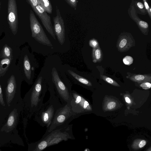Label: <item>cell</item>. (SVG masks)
<instances>
[{
    "mask_svg": "<svg viewBox=\"0 0 151 151\" xmlns=\"http://www.w3.org/2000/svg\"><path fill=\"white\" fill-rule=\"evenodd\" d=\"M46 81L50 97L63 106L71 99L72 84L63 68L52 65L44 67L40 71Z\"/></svg>",
    "mask_w": 151,
    "mask_h": 151,
    "instance_id": "1",
    "label": "cell"
},
{
    "mask_svg": "<svg viewBox=\"0 0 151 151\" xmlns=\"http://www.w3.org/2000/svg\"><path fill=\"white\" fill-rule=\"evenodd\" d=\"M47 90L46 81L40 72L29 94V104L31 113L35 114L41 107Z\"/></svg>",
    "mask_w": 151,
    "mask_h": 151,
    "instance_id": "2",
    "label": "cell"
},
{
    "mask_svg": "<svg viewBox=\"0 0 151 151\" xmlns=\"http://www.w3.org/2000/svg\"><path fill=\"white\" fill-rule=\"evenodd\" d=\"M63 106L57 101L50 97L35 114V119L42 125L50 124L51 123L57 110Z\"/></svg>",
    "mask_w": 151,
    "mask_h": 151,
    "instance_id": "3",
    "label": "cell"
},
{
    "mask_svg": "<svg viewBox=\"0 0 151 151\" xmlns=\"http://www.w3.org/2000/svg\"><path fill=\"white\" fill-rule=\"evenodd\" d=\"M29 18L32 36L39 43L52 47V45L33 11H30Z\"/></svg>",
    "mask_w": 151,
    "mask_h": 151,
    "instance_id": "4",
    "label": "cell"
},
{
    "mask_svg": "<svg viewBox=\"0 0 151 151\" xmlns=\"http://www.w3.org/2000/svg\"><path fill=\"white\" fill-rule=\"evenodd\" d=\"M78 117L72 111L70 103H68L57 110L51 124V127L53 128L65 125Z\"/></svg>",
    "mask_w": 151,
    "mask_h": 151,
    "instance_id": "5",
    "label": "cell"
},
{
    "mask_svg": "<svg viewBox=\"0 0 151 151\" xmlns=\"http://www.w3.org/2000/svg\"><path fill=\"white\" fill-rule=\"evenodd\" d=\"M69 103L72 111L78 117L90 109L88 102L74 90H72Z\"/></svg>",
    "mask_w": 151,
    "mask_h": 151,
    "instance_id": "6",
    "label": "cell"
},
{
    "mask_svg": "<svg viewBox=\"0 0 151 151\" xmlns=\"http://www.w3.org/2000/svg\"><path fill=\"white\" fill-rule=\"evenodd\" d=\"M7 22L12 33L15 35L17 32L18 19L16 0H8L7 4Z\"/></svg>",
    "mask_w": 151,
    "mask_h": 151,
    "instance_id": "7",
    "label": "cell"
},
{
    "mask_svg": "<svg viewBox=\"0 0 151 151\" xmlns=\"http://www.w3.org/2000/svg\"><path fill=\"white\" fill-rule=\"evenodd\" d=\"M56 16L53 17L55 33L59 43L63 45L65 40V33L64 21L59 9L56 6Z\"/></svg>",
    "mask_w": 151,
    "mask_h": 151,
    "instance_id": "8",
    "label": "cell"
},
{
    "mask_svg": "<svg viewBox=\"0 0 151 151\" xmlns=\"http://www.w3.org/2000/svg\"><path fill=\"white\" fill-rule=\"evenodd\" d=\"M32 9L41 20L47 31L52 38L55 40V36L50 16L40 5H38L36 7Z\"/></svg>",
    "mask_w": 151,
    "mask_h": 151,
    "instance_id": "9",
    "label": "cell"
},
{
    "mask_svg": "<svg viewBox=\"0 0 151 151\" xmlns=\"http://www.w3.org/2000/svg\"><path fill=\"white\" fill-rule=\"evenodd\" d=\"M16 89V83L15 76L12 75L9 79L6 89L7 103L9 106L14 96Z\"/></svg>",
    "mask_w": 151,
    "mask_h": 151,
    "instance_id": "10",
    "label": "cell"
},
{
    "mask_svg": "<svg viewBox=\"0 0 151 151\" xmlns=\"http://www.w3.org/2000/svg\"><path fill=\"white\" fill-rule=\"evenodd\" d=\"M23 68L25 77L28 82L31 84L34 78L35 67L32 66L28 56L24 55L23 60Z\"/></svg>",
    "mask_w": 151,
    "mask_h": 151,
    "instance_id": "11",
    "label": "cell"
},
{
    "mask_svg": "<svg viewBox=\"0 0 151 151\" xmlns=\"http://www.w3.org/2000/svg\"><path fill=\"white\" fill-rule=\"evenodd\" d=\"M12 49L7 44L4 45L0 53V58L3 59L4 58H13Z\"/></svg>",
    "mask_w": 151,
    "mask_h": 151,
    "instance_id": "12",
    "label": "cell"
},
{
    "mask_svg": "<svg viewBox=\"0 0 151 151\" xmlns=\"http://www.w3.org/2000/svg\"><path fill=\"white\" fill-rule=\"evenodd\" d=\"M38 5H40L45 12L50 14L52 12V7L50 1L48 0H38Z\"/></svg>",
    "mask_w": 151,
    "mask_h": 151,
    "instance_id": "13",
    "label": "cell"
},
{
    "mask_svg": "<svg viewBox=\"0 0 151 151\" xmlns=\"http://www.w3.org/2000/svg\"><path fill=\"white\" fill-rule=\"evenodd\" d=\"M12 59V58H4L0 61V73H4L7 70Z\"/></svg>",
    "mask_w": 151,
    "mask_h": 151,
    "instance_id": "14",
    "label": "cell"
},
{
    "mask_svg": "<svg viewBox=\"0 0 151 151\" xmlns=\"http://www.w3.org/2000/svg\"><path fill=\"white\" fill-rule=\"evenodd\" d=\"M17 113L16 109H14L11 112L7 121V124L8 126L11 127L14 124L15 119L17 116Z\"/></svg>",
    "mask_w": 151,
    "mask_h": 151,
    "instance_id": "15",
    "label": "cell"
},
{
    "mask_svg": "<svg viewBox=\"0 0 151 151\" xmlns=\"http://www.w3.org/2000/svg\"><path fill=\"white\" fill-rule=\"evenodd\" d=\"M65 1L75 10L77 8L78 1L76 0H66Z\"/></svg>",
    "mask_w": 151,
    "mask_h": 151,
    "instance_id": "16",
    "label": "cell"
},
{
    "mask_svg": "<svg viewBox=\"0 0 151 151\" xmlns=\"http://www.w3.org/2000/svg\"><path fill=\"white\" fill-rule=\"evenodd\" d=\"M93 55L97 60L99 59L101 56V52L99 49H93Z\"/></svg>",
    "mask_w": 151,
    "mask_h": 151,
    "instance_id": "17",
    "label": "cell"
},
{
    "mask_svg": "<svg viewBox=\"0 0 151 151\" xmlns=\"http://www.w3.org/2000/svg\"><path fill=\"white\" fill-rule=\"evenodd\" d=\"M123 61L125 64L129 65L132 63L133 58L131 56H127L123 59Z\"/></svg>",
    "mask_w": 151,
    "mask_h": 151,
    "instance_id": "18",
    "label": "cell"
},
{
    "mask_svg": "<svg viewBox=\"0 0 151 151\" xmlns=\"http://www.w3.org/2000/svg\"><path fill=\"white\" fill-rule=\"evenodd\" d=\"M128 42L127 40L125 38H123L119 43V47L120 48H123L126 46Z\"/></svg>",
    "mask_w": 151,
    "mask_h": 151,
    "instance_id": "19",
    "label": "cell"
},
{
    "mask_svg": "<svg viewBox=\"0 0 151 151\" xmlns=\"http://www.w3.org/2000/svg\"><path fill=\"white\" fill-rule=\"evenodd\" d=\"M26 1L31 6L32 8H35L38 5V0H27Z\"/></svg>",
    "mask_w": 151,
    "mask_h": 151,
    "instance_id": "20",
    "label": "cell"
},
{
    "mask_svg": "<svg viewBox=\"0 0 151 151\" xmlns=\"http://www.w3.org/2000/svg\"><path fill=\"white\" fill-rule=\"evenodd\" d=\"M47 146V143L46 141H43L41 142L38 145V148L40 150H44Z\"/></svg>",
    "mask_w": 151,
    "mask_h": 151,
    "instance_id": "21",
    "label": "cell"
},
{
    "mask_svg": "<svg viewBox=\"0 0 151 151\" xmlns=\"http://www.w3.org/2000/svg\"><path fill=\"white\" fill-rule=\"evenodd\" d=\"M139 26L143 28L146 29L148 27V24L144 21H139Z\"/></svg>",
    "mask_w": 151,
    "mask_h": 151,
    "instance_id": "22",
    "label": "cell"
},
{
    "mask_svg": "<svg viewBox=\"0 0 151 151\" xmlns=\"http://www.w3.org/2000/svg\"><path fill=\"white\" fill-rule=\"evenodd\" d=\"M0 103L3 106H5L3 97V95L2 92V89L0 85Z\"/></svg>",
    "mask_w": 151,
    "mask_h": 151,
    "instance_id": "23",
    "label": "cell"
},
{
    "mask_svg": "<svg viewBox=\"0 0 151 151\" xmlns=\"http://www.w3.org/2000/svg\"><path fill=\"white\" fill-rule=\"evenodd\" d=\"M143 89H148L150 88L151 87V84L149 83H145L142 84L140 85Z\"/></svg>",
    "mask_w": 151,
    "mask_h": 151,
    "instance_id": "24",
    "label": "cell"
},
{
    "mask_svg": "<svg viewBox=\"0 0 151 151\" xmlns=\"http://www.w3.org/2000/svg\"><path fill=\"white\" fill-rule=\"evenodd\" d=\"M116 106V103L114 101L109 102L107 104V107L109 109H112Z\"/></svg>",
    "mask_w": 151,
    "mask_h": 151,
    "instance_id": "25",
    "label": "cell"
},
{
    "mask_svg": "<svg viewBox=\"0 0 151 151\" xmlns=\"http://www.w3.org/2000/svg\"><path fill=\"white\" fill-rule=\"evenodd\" d=\"M135 79L138 81H140L145 79V76L141 75H137L134 76Z\"/></svg>",
    "mask_w": 151,
    "mask_h": 151,
    "instance_id": "26",
    "label": "cell"
},
{
    "mask_svg": "<svg viewBox=\"0 0 151 151\" xmlns=\"http://www.w3.org/2000/svg\"><path fill=\"white\" fill-rule=\"evenodd\" d=\"M146 144V141L144 140H142L139 143V146L140 147H142L144 146Z\"/></svg>",
    "mask_w": 151,
    "mask_h": 151,
    "instance_id": "27",
    "label": "cell"
},
{
    "mask_svg": "<svg viewBox=\"0 0 151 151\" xmlns=\"http://www.w3.org/2000/svg\"><path fill=\"white\" fill-rule=\"evenodd\" d=\"M137 5L138 7L140 9H143L144 7V6L143 4L140 2H139L137 3Z\"/></svg>",
    "mask_w": 151,
    "mask_h": 151,
    "instance_id": "28",
    "label": "cell"
},
{
    "mask_svg": "<svg viewBox=\"0 0 151 151\" xmlns=\"http://www.w3.org/2000/svg\"><path fill=\"white\" fill-rule=\"evenodd\" d=\"M90 45L92 46V47H95L97 44V42L96 41L94 40H92L90 41Z\"/></svg>",
    "mask_w": 151,
    "mask_h": 151,
    "instance_id": "29",
    "label": "cell"
},
{
    "mask_svg": "<svg viewBox=\"0 0 151 151\" xmlns=\"http://www.w3.org/2000/svg\"><path fill=\"white\" fill-rule=\"evenodd\" d=\"M143 1L144 2V5L145 7L146 8V9L148 10V11H149V10H151V9H149V7L148 6V4L147 3V2L145 0H143Z\"/></svg>",
    "mask_w": 151,
    "mask_h": 151,
    "instance_id": "30",
    "label": "cell"
},
{
    "mask_svg": "<svg viewBox=\"0 0 151 151\" xmlns=\"http://www.w3.org/2000/svg\"><path fill=\"white\" fill-rule=\"evenodd\" d=\"M106 81L108 83H113V80L109 78H106Z\"/></svg>",
    "mask_w": 151,
    "mask_h": 151,
    "instance_id": "31",
    "label": "cell"
},
{
    "mask_svg": "<svg viewBox=\"0 0 151 151\" xmlns=\"http://www.w3.org/2000/svg\"><path fill=\"white\" fill-rule=\"evenodd\" d=\"M126 101L128 103H131V101L130 99L128 97H126L125 98Z\"/></svg>",
    "mask_w": 151,
    "mask_h": 151,
    "instance_id": "32",
    "label": "cell"
},
{
    "mask_svg": "<svg viewBox=\"0 0 151 151\" xmlns=\"http://www.w3.org/2000/svg\"><path fill=\"white\" fill-rule=\"evenodd\" d=\"M1 1L0 0V11H1Z\"/></svg>",
    "mask_w": 151,
    "mask_h": 151,
    "instance_id": "33",
    "label": "cell"
}]
</instances>
